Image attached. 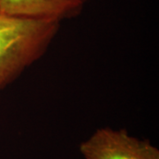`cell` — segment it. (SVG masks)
<instances>
[{"label":"cell","instance_id":"6da1fadb","mask_svg":"<svg viewBox=\"0 0 159 159\" xmlns=\"http://www.w3.org/2000/svg\"><path fill=\"white\" fill-rule=\"evenodd\" d=\"M60 23L0 15V92L43 57Z\"/></svg>","mask_w":159,"mask_h":159},{"label":"cell","instance_id":"7a4b0ae2","mask_svg":"<svg viewBox=\"0 0 159 159\" xmlns=\"http://www.w3.org/2000/svg\"><path fill=\"white\" fill-rule=\"evenodd\" d=\"M79 150L84 159H159V149L149 140L109 126L97 128Z\"/></svg>","mask_w":159,"mask_h":159},{"label":"cell","instance_id":"3957f363","mask_svg":"<svg viewBox=\"0 0 159 159\" xmlns=\"http://www.w3.org/2000/svg\"><path fill=\"white\" fill-rule=\"evenodd\" d=\"M89 0H0V15L61 22L79 16Z\"/></svg>","mask_w":159,"mask_h":159}]
</instances>
